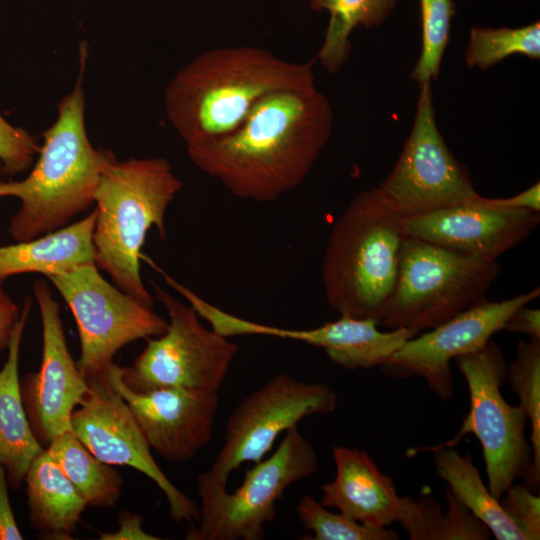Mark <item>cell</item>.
I'll use <instances>...</instances> for the list:
<instances>
[{
  "mask_svg": "<svg viewBox=\"0 0 540 540\" xmlns=\"http://www.w3.org/2000/svg\"><path fill=\"white\" fill-rule=\"evenodd\" d=\"M333 109L315 84L263 97L232 133L187 148L234 196L273 202L305 180L331 135Z\"/></svg>",
  "mask_w": 540,
  "mask_h": 540,
  "instance_id": "cell-1",
  "label": "cell"
},
{
  "mask_svg": "<svg viewBox=\"0 0 540 540\" xmlns=\"http://www.w3.org/2000/svg\"><path fill=\"white\" fill-rule=\"evenodd\" d=\"M315 62L287 61L252 46L207 50L168 84L166 116L187 148L226 136L266 95L315 84Z\"/></svg>",
  "mask_w": 540,
  "mask_h": 540,
  "instance_id": "cell-2",
  "label": "cell"
},
{
  "mask_svg": "<svg viewBox=\"0 0 540 540\" xmlns=\"http://www.w3.org/2000/svg\"><path fill=\"white\" fill-rule=\"evenodd\" d=\"M87 44L80 45V66L73 90L58 105L56 121L42 133L43 145L30 173L22 180L0 182V198L15 197L19 210L8 232L17 242L60 229L94 204L105 166L115 157L96 149L85 128L82 89Z\"/></svg>",
  "mask_w": 540,
  "mask_h": 540,
  "instance_id": "cell-3",
  "label": "cell"
},
{
  "mask_svg": "<svg viewBox=\"0 0 540 540\" xmlns=\"http://www.w3.org/2000/svg\"><path fill=\"white\" fill-rule=\"evenodd\" d=\"M183 183L161 157H114L104 168L94 193V260L115 286L146 306L154 299L141 276L142 248L155 227L166 239L165 215Z\"/></svg>",
  "mask_w": 540,
  "mask_h": 540,
  "instance_id": "cell-4",
  "label": "cell"
},
{
  "mask_svg": "<svg viewBox=\"0 0 540 540\" xmlns=\"http://www.w3.org/2000/svg\"><path fill=\"white\" fill-rule=\"evenodd\" d=\"M406 236L404 218L377 187L352 199L329 234L322 261L325 296L340 316L379 325Z\"/></svg>",
  "mask_w": 540,
  "mask_h": 540,
  "instance_id": "cell-5",
  "label": "cell"
},
{
  "mask_svg": "<svg viewBox=\"0 0 540 540\" xmlns=\"http://www.w3.org/2000/svg\"><path fill=\"white\" fill-rule=\"evenodd\" d=\"M318 469V456L311 442L292 427L276 450L254 463L232 493L210 473L197 476L200 498L198 526H191L188 540H261L266 524L276 515V504L293 483Z\"/></svg>",
  "mask_w": 540,
  "mask_h": 540,
  "instance_id": "cell-6",
  "label": "cell"
},
{
  "mask_svg": "<svg viewBox=\"0 0 540 540\" xmlns=\"http://www.w3.org/2000/svg\"><path fill=\"white\" fill-rule=\"evenodd\" d=\"M499 273L497 261L464 256L407 235L379 325L432 329L485 299Z\"/></svg>",
  "mask_w": 540,
  "mask_h": 540,
  "instance_id": "cell-7",
  "label": "cell"
},
{
  "mask_svg": "<svg viewBox=\"0 0 540 540\" xmlns=\"http://www.w3.org/2000/svg\"><path fill=\"white\" fill-rule=\"evenodd\" d=\"M466 380L470 409L455 436L443 443L409 449L408 455L454 447L467 434L479 440L492 496L500 500L531 469L532 449L525 435L528 417L522 407L510 405L501 393L507 365L501 348L491 339L480 350L454 360Z\"/></svg>",
  "mask_w": 540,
  "mask_h": 540,
  "instance_id": "cell-8",
  "label": "cell"
},
{
  "mask_svg": "<svg viewBox=\"0 0 540 540\" xmlns=\"http://www.w3.org/2000/svg\"><path fill=\"white\" fill-rule=\"evenodd\" d=\"M94 262L46 277L77 324L85 379L105 371L124 346L164 333L168 321L108 282Z\"/></svg>",
  "mask_w": 540,
  "mask_h": 540,
  "instance_id": "cell-9",
  "label": "cell"
},
{
  "mask_svg": "<svg viewBox=\"0 0 540 540\" xmlns=\"http://www.w3.org/2000/svg\"><path fill=\"white\" fill-rule=\"evenodd\" d=\"M155 297L168 314L166 330L148 338L131 367H121L131 387H174L217 391L223 384L239 346L207 329L190 304L154 284Z\"/></svg>",
  "mask_w": 540,
  "mask_h": 540,
  "instance_id": "cell-10",
  "label": "cell"
},
{
  "mask_svg": "<svg viewBox=\"0 0 540 540\" xmlns=\"http://www.w3.org/2000/svg\"><path fill=\"white\" fill-rule=\"evenodd\" d=\"M419 86L410 134L391 172L377 187L404 219L480 196L468 170L454 157L437 127L431 82Z\"/></svg>",
  "mask_w": 540,
  "mask_h": 540,
  "instance_id": "cell-11",
  "label": "cell"
},
{
  "mask_svg": "<svg viewBox=\"0 0 540 540\" xmlns=\"http://www.w3.org/2000/svg\"><path fill=\"white\" fill-rule=\"evenodd\" d=\"M337 404L336 392L325 383L304 382L287 373L274 375L229 415L224 443L208 472L227 484L242 464L262 460L280 434L308 416L334 412Z\"/></svg>",
  "mask_w": 540,
  "mask_h": 540,
  "instance_id": "cell-12",
  "label": "cell"
},
{
  "mask_svg": "<svg viewBox=\"0 0 540 540\" xmlns=\"http://www.w3.org/2000/svg\"><path fill=\"white\" fill-rule=\"evenodd\" d=\"M108 368L86 379L89 389L72 413V433L102 462L128 466L150 478L164 493L172 520L192 526L199 518V507L154 460L144 433L112 384Z\"/></svg>",
  "mask_w": 540,
  "mask_h": 540,
  "instance_id": "cell-13",
  "label": "cell"
},
{
  "mask_svg": "<svg viewBox=\"0 0 540 540\" xmlns=\"http://www.w3.org/2000/svg\"><path fill=\"white\" fill-rule=\"evenodd\" d=\"M540 296V288L502 301L486 298L423 335L406 341L380 369L398 379L418 377L443 401L454 395L451 362L482 349L510 315Z\"/></svg>",
  "mask_w": 540,
  "mask_h": 540,
  "instance_id": "cell-14",
  "label": "cell"
},
{
  "mask_svg": "<svg viewBox=\"0 0 540 540\" xmlns=\"http://www.w3.org/2000/svg\"><path fill=\"white\" fill-rule=\"evenodd\" d=\"M42 322V359L36 373L20 382L25 411L34 435L46 448L71 431V416L89 386L66 342L60 305L42 279L33 284Z\"/></svg>",
  "mask_w": 540,
  "mask_h": 540,
  "instance_id": "cell-15",
  "label": "cell"
},
{
  "mask_svg": "<svg viewBox=\"0 0 540 540\" xmlns=\"http://www.w3.org/2000/svg\"><path fill=\"white\" fill-rule=\"evenodd\" d=\"M108 375L129 406L147 442L170 462L193 458L211 441L219 406L217 391L131 387L112 363Z\"/></svg>",
  "mask_w": 540,
  "mask_h": 540,
  "instance_id": "cell-16",
  "label": "cell"
},
{
  "mask_svg": "<svg viewBox=\"0 0 540 540\" xmlns=\"http://www.w3.org/2000/svg\"><path fill=\"white\" fill-rule=\"evenodd\" d=\"M540 222L539 212L511 209L478 198L404 219L412 236L464 256L495 262L522 243Z\"/></svg>",
  "mask_w": 540,
  "mask_h": 540,
  "instance_id": "cell-17",
  "label": "cell"
},
{
  "mask_svg": "<svg viewBox=\"0 0 540 540\" xmlns=\"http://www.w3.org/2000/svg\"><path fill=\"white\" fill-rule=\"evenodd\" d=\"M231 336L263 335L300 341L316 346L329 360L347 369L380 367L406 341L419 332L409 328L380 331L371 319L340 316L311 329H289L253 322L233 315L228 321Z\"/></svg>",
  "mask_w": 540,
  "mask_h": 540,
  "instance_id": "cell-18",
  "label": "cell"
},
{
  "mask_svg": "<svg viewBox=\"0 0 540 540\" xmlns=\"http://www.w3.org/2000/svg\"><path fill=\"white\" fill-rule=\"evenodd\" d=\"M336 474L321 487V503L365 525L387 527L401 520L408 497L364 450L333 446Z\"/></svg>",
  "mask_w": 540,
  "mask_h": 540,
  "instance_id": "cell-19",
  "label": "cell"
},
{
  "mask_svg": "<svg viewBox=\"0 0 540 540\" xmlns=\"http://www.w3.org/2000/svg\"><path fill=\"white\" fill-rule=\"evenodd\" d=\"M31 306V298L27 296L7 348L6 362L0 370V462L14 490L24 482L34 458L45 449L29 423L18 373L21 341Z\"/></svg>",
  "mask_w": 540,
  "mask_h": 540,
  "instance_id": "cell-20",
  "label": "cell"
},
{
  "mask_svg": "<svg viewBox=\"0 0 540 540\" xmlns=\"http://www.w3.org/2000/svg\"><path fill=\"white\" fill-rule=\"evenodd\" d=\"M95 209L81 220L39 237L0 246V284L9 277L38 273L45 277L95 263Z\"/></svg>",
  "mask_w": 540,
  "mask_h": 540,
  "instance_id": "cell-21",
  "label": "cell"
},
{
  "mask_svg": "<svg viewBox=\"0 0 540 540\" xmlns=\"http://www.w3.org/2000/svg\"><path fill=\"white\" fill-rule=\"evenodd\" d=\"M24 482L33 529L52 539H72L87 503L46 449L31 462Z\"/></svg>",
  "mask_w": 540,
  "mask_h": 540,
  "instance_id": "cell-22",
  "label": "cell"
},
{
  "mask_svg": "<svg viewBox=\"0 0 540 540\" xmlns=\"http://www.w3.org/2000/svg\"><path fill=\"white\" fill-rule=\"evenodd\" d=\"M436 474L448 489L489 529L498 540H525L483 482L469 453L453 447L431 450Z\"/></svg>",
  "mask_w": 540,
  "mask_h": 540,
  "instance_id": "cell-23",
  "label": "cell"
},
{
  "mask_svg": "<svg viewBox=\"0 0 540 540\" xmlns=\"http://www.w3.org/2000/svg\"><path fill=\"white\" fill-rule=\"evenodd\" d=\"M398 0H309L315 11H328L329 22L316 60L330 73H337L348 60L350 36L358 26H380Z\"/></svg>",
  "mask_w": 540,
  "mask_h": 540,
  "instance_id": "cell-24",
  "label": "cell"
},
{
  "mask_svg": "<svg viewBox=\"0 0 540 540\" xmlns=\"http://www.w3.org/2000/svg\"><path fill=\"white\" fill-rule=\"evenodd\" d=\"M45 449L81 493L87 506L108 508L117 503L123 485L121 475L95 457L72 431L57 436Z\"/></svg>",
  "mask_w": 540,
  "mask_h": 540,
  "instance_id": "cell-25",
  "label": "cell"
},
{
  "mask_svg": "<svg viewBox=\"0 0 540 540\" xmlns=\"http://www.w3.org/2000/svg\"><path fill=\"white\" fill-rule=\"evenodd\" d=\"M448 509L431 497H408L399 523L411 540H487L490 531L448 488Z\"/></svg>",
  "mask_w": 540,
  "mask_h": 540,
  "instance_id": "cell-26",
  "label": "cell"
},
{
  "mask_svg": "<svg viewBox=\"0 0 540 540\" xmlns=\"http://www.w3.org/2000/svg\"><path fill=\"white\" fill-rule=\"evenodd\" d=\"M506 378L531 424L532 465L523 480L536 492L540 483V340H519Z\"/></svg>",
  "mask_w": 540,
  "mask_h": 540,
  "instance_id": "cell-27",
  "label": "cell"
},
{
  "mask_svg": "<svg viewBox=\"0 0 540 540\" xmlns=\"http://www.w3.org/2000/svg\"><path fill=\"white\" fill-rule=\"evenodd\" d=\"M512 55L540 59V23L518 28L474 26L465 51L469 68L488 69Z\"/></svg>",
  "mask_w": 540,
  "mask_h": 540,
  "instance_id": "cell-28",
  "label": "cell"
},
{
  "mask_svg": "<svg viewBox=\"0 0 540 540\" xmlns=\"http://www.w3.org/2000/svg\"><path fill=\"white\" fill-rule=\"evenodd\" d=\"M300 523L313 535L308 540H397L399 535L386 527L365 525L342 513L330 512L321 502L306 494L298 502Z\"/></svg>",
  "mask_w": 540,
  "mask_h": 540,
  "instance_id": "cell-29",
  "label": "cell"
},
{
  "mask_svg": "<svg viewBox=\"0 0 540 540\" xmlns=\"http://www.w3.org/2000/svg\"><path fill=\"white\" fill-rule=\"evenodd\" d=\"M420 8L422 49L411 72V78L419 85L437 78L456 13L453 0H420Z\"/></svg>",
  "mask_w": 540,
  "mask_h": 540,
  "instance_id": "cell-30",
  "label": "cell"
},
{
  "mask_svg": "<svg viewBox=\"0 0 540 540\" xmlns=\"http://www.w3.org/2000/svg\"><path fill=\"white\" fill-rule=\"evenodd\" d=\"M39 150V143L28 131L13 126L0 114L1 174L12 176L27 171Z\"/></svg>",
  "mask_w": 540,
  "mask_h": 540,
  "instance_id": "cell-31",
  "label": "cell"
},
{
  "mask_svg": "<svg viewBox=\"0 0 540 540\" xmlns=\"http://www.w3.org/2000/svg\"><path fill=\"white\" fill-rule=\"evenodd\" d=\"M504 512L525 540L540 539V497L526 485H512L500 498Z\"/></svg>",
  "mask_w": 540,
  "mask_h": 540,
  "instance_id": "cell-32",
  "label": "cell"
},
{
  "mask_svg": "<svg viewBox=\"0 0 540 540\" xmlns=\"http://www.w3.org/2000/svg\"><path fill=\"white\" fill-rule=\"evenodd\" d=\"M8 480L0 462V540H22L8 496Z\"/></svg>",
  "mask_w": 540,
  "mask_h": 540,
  "instance_id": "cell-33",
  "label": "cell"
},
{
  "mask_svg": "<svg viewBox=\"0 0 540 540\" xmlns=\"http://www.w3.org/2000/svg\"><path fill=\"white\" fill-rule=\"evenodd\" d=\"M505 330L527 335L529 339L540 340V310L524 305L516 309L508 318Z\"/></svg>",
  "mask_w": 540,
  "mask_h": 540,
  "instance_id": "cell-34",
  "label": "cell"
},
{
  "mask_svg": "<svg viewBox=\"0 0 540 540\" xmlns=\"http://www.w3.org/2000/svg\"><path fill=\"white\" fill-rule=\"evenodd\" d=\"M119 529L114 533H100V538L105 540H157L159 537L145 532L142 528V517L128 511H122L119 515Z\"/></svg>",
  "mask_w": 540,
  "mask_h": 540,
  "instance_id": "cell-35",
  "label": "cell"
},
{
  "mask_svg": "<svg viewBox=\"0 0 540 540\" xmlns=\"http://www.w3.org/2000/svg\"><path fill=\"white\" fill-rule=\"evenodd\" d=\"M21 308L0 284V352L8 348Z\"/></svg>",
  "mask_w": 540,
  "mask_h": 540,
  "instance_id": "cell-36",
  "label": "cell"
},
{
  "mask_svg": "<svg viewBox=\"0 0 540 540\" xmlns=\"http://www.w3.org/2000/svg\"><path fill=\"white\" fill-rule=\"evenodd\" d=\"M490 200L499 207L540 212V183L537 182L514 196L508 198H490Z\"/></svg>",
  "mask_w": 540,
  "mask_h": 540,
  "instance_id": "cell-37",
  "label": "cell"
},
{
  "mask_svg": "<svg viewBox=\"0 0 540 540\" xmlns=\"http://www.w3.org/2000/svg\"><path fill=\"white\" fill-rule=\"evenodd\" d=\"M1 170H2V164H1V161H0V174H1Z\"/></svg>",
  "mask_w": 540,
  "mask_h": 540,
  "instance_id": "cell-38",
  "label": "cell"
}]
</instances>
